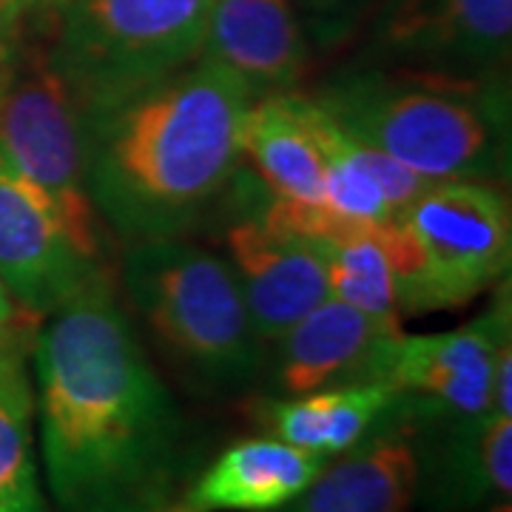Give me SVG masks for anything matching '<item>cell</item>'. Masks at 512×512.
I'll return each mask as SVG.
<instances>
[{"label": "cell", "instance_id": "22", "mask_svg": "<svg viewBox=\"0 0 512 512\" xmlns=\"http://www.w3.org/2000/svg\"><path fill=\"white\" fill-rule=\"evenodd\" d=\"M23 9H26L23 0H0V55L15 35V26H18Z\"/></svg>", "mask_w": 512, "mask_h": 512}, {"label": "cell", "instance_id": "16", "mask_svg": "<svg viewBox=\"0 0 512 512\" xmlns=\"http://www.w3.org/2000/svg\"><path fill=\"white\" fill-rule=\"evenodd\" d=\"M384 333L370 316L328 296L276 342V382L288 396H305L336 384L367 382Z\"/></svg>", "mask_w": 512, "mask_h": 512}, {"label": "cell", "instance_id": "13", "mask_svg": "<svg viewBox=\"0 0 512 512\" xmlns=\"http://www.w3.org/2000/svg\"><path fill=\"white\" fill-rule=\"evenodd\" d=\"M416 424L399 410L367 439L328 461L302 493L276 512H410L416 504Z\"/></svg>", "mask_w": 512, "mask_h": 512}, {"label": "cell", "instance_id": "1", "mask_svg": "<svg viewBox=\"0 0 512 512\" xmlns=\"http://www.w3.org/2000/svg\"><path fill=\"white\" fill-rule=\"evenodd\" d=\"M35 384L57 512H160L177 498L183 419L109 279L46 316Z\"/></svg>", "mask_w": 512, "mask_h": 512}, {"label": "cell", "instance_id": "25", "mask_svg": "<svg viewBox=\"0 0 512 512\" xmlns=\"http://www.w3.org/2000/svg\"><path fill=\"white\" fill-rule=\"evenodd\" d=\"M69 0H23L26 9H37V12H60Z\"/></svg>", "mask_w": 512, "mask_h": 512}, {"label": "cell", "instance_id": "19", "mask_svg": "<svg viewBox=\"0 0 512 512\" xmlns=\"http://www.w3.org/2000/svg\"><path fill=\"white\" fill-rule=\"evenodd\" d=\"M325 251L330 296L370 316L384 333H399V305L384 225H356L345 234L316 239Z\"/></svg>", "mask_w": 512, "mask_h": 512}, {"label": "cell", "instance_id": "7", "mask_svg": "<svg viewBox=\"0 0 512 512\" xmlns=\"http://www.w3.org/2000/svg\"><path fill=\"white\" fill-rule=\"evenodd\" d=\"M0 165L49 197L77 248L100 262L83 114L49 60L0 89Z\"/></svg>", "mask_w": 512, "mask_h": 512}, {"label": "cell", "instance_id": "17", "mask_svg": "<svg viewBox=\"0 0 512 512\" xmlns=\"http://www.w3.org/2000/svg\"><path fill=\"white\" fill-rule=\"evenodd\" d=\"M399 404L402 393L387 382H353L265 402L259 419L279 441L333 458L382 427Z\"/></svg>", "mask_w": 512, "mask_h": 512}, {"label": "cell", "instance_id": "15", "mask_svg": "<svg viewBox=\"0 0 512 512\" xmlns=\"http://www.w3.org/2000/svg\"><path fill=\"white\" fill-rule=\"evenodd\" d=\"M328 461L288 441H239L160 512H276L291 504Z\"/></svg>", "mask_w": 512, "mask_h": 512}, {"label": "cell", "instance_id": "3", "mask_svg": "<svg viewBox=\"0 0 512 512\" xmlns=\"http://www.w3.org/2000/svg\"><path fill=\"white\" fill-rule=\"evenodd\" d=\"M330 117L430 183H487L507 168L501 77L407 69L345 74L313 94Z\"/></svg>", "mask_w": 512, "mask_h": 512}, {"label": "cell", "instance_id": "20", "mask_svg": "<svg viewBox=\"0 0 512 512\" xmlns=\"http://www.w3.org/2000/svg\"><path fill=\"white\" fill-rule=\"evenodd\" d=\"M32 416L23 356L0 359V512H52L37 478Z\"/></svg>", "mask_w": 512, "mask_h": 512}, {"label": "cell", "instance_id": "23", "mask_svg": "<svg viewBox=\"0 0 512 512\" xmlns=\"http://www.w3.org/2000/svg\"><path fill=\"white\" fill-rule=\"evenodd\" d=\"M305 9L313 12V15H322V18H330V15H339L350 0H302Z\"/></svg>", "mask_w": 512, "mask_h": 512}, {"label": "cell", "instance_id": "6", "mask_svg": "<svg viewBox=\"0 0 512 512\" xmlns=\"http://www.w3.org/2000/svg\"><path fill=\"white\" fill-rule=\"evenodd\" d=\"M384 245L399 313L453 311L507 274L510 202L476 180L436 183L384 225Z\"/></svg>", "mask_w": 512, "mask_h": 512}, {"label": "cell", "instance_id": "10", "mask_svg": "<svg viewBox=\"0 0 512 512\" xmlns=\"http://www.w3.org/2000/svg\"><path fill=\"white\" fill-rule=\"evenodd\" d=\"M379 46L410 69L501 77L512 43V0H390Z\"/></svg>", "mask_w": 512, "mask_h": 512}, {"label": "cell", "instance_id": "11", "mask_svg": "<svg viewBox=\"0 0 512 512\" xmlns=\"http://www.w3.org/2000/svg\"><path fill=\"white\" fill-rule=\"evenodd\" d=\"M231 271L262 342H274L330 296L325 251L265 214L231 225Z\"/></svg>", "mask_w": 512, "mask_h": 512}, {"label": "cell", "instance_id": "8", "mask_svg": "<svg viewBox=\"0 0 512 512\" xmlns=\"http://www.w3.org/2000/svg\"><path fill=\"white\" fill-rule=\"evenodd\" d=\"M510 282L481 319L444 333H393L373 353L367 382L402 393L410 416L476 419L490 413L495 350L512 333Z\"/></svg>", "mask_w": 512, "mask_h": 512}, {"label": "cell", "instance_id": "2", "mask_svg": "<svg viewBox=\"0 0 512 512\" xmlns=\"http://www.w3.org/2000/svg\"><path fill=\"white\" fill-rule=\"evenodd\" d=\"M251 100L237 74L200 55L148 92L86 117L94 208L128 242L180 237L234 177Z\"/></svg>", "mask_w": 512, "mask_h": 512}, {"label": "cell", "instance_id": "24", "mask_svg": "<svg viewBox=\"0 0 512 512\" xmlns=\"http://www.w3.org/2000/svg\"><path fill=\"white\" fill-rule=\"evenodd\" d=\"M23 333H0V359L23 356Z\"/></svg>", "mask_w": 512, "mask_h": 512}, {"label": "cell", "instance_id": "14", "mask_svg": "<svg viewBox=\"0 0 512 512\" xmlns=\"http://www.w3.org/2000/svg\"><path fill=\"white\" fill-rule=\"evenodd\" d=\"M200 55L237 74L256 100L291 92L311 52L293 0H214Z\"/></svg>", "mask_w": 512, "mask_h": 512}, {"label": "cell", "instance_id": "18", "mask_svg": "<svg viewBox=\"0 0 512 512\" xmlns=\"http://www.w3.org/2000/svg\"><path fill=\"white\" fill-rule=\"evenodd\" d=\"M242 154L251 157L274 200L296 208H322L325 157L302 111V94L256 97L242 123Z\"/></svg>", "mask_w": 512, "mask_h": 512}, {"label": "cell", "instance_id": "5", "mask_svg": "<svg viewBox=\"0 0 512 512\" xmlns=\"http://www.w3.org/2000/svg\"><path fill=\"white\" fill-rule=\"evenodd\" d=\"M214 0H69L49 66L86 117L194 63Z\"/></svg>", "mask_w": 512, "mask_h": 512}, {"label": "cell", "instance_id": "21", "mask_svg": "<svg viewBox=\"0 0 512 512\" xmlns=\"http://www.w3.org/2000/svg\"><path fill=\"white\" fill-rule=\"evenodd\" d=\"M26 322H40V319L23 311L12 299V293L6 291V285L0 282V333H23Z\"/></svg>", "mask_w": 512, "mask_h": 512}, {"label": "cell", "instance_id": "9", "mask_svg": "<svg viewBox=\"0 0 512 512\" xmlns=\"http://www.w3.org/2000/svg\"><path fill=\"white\" fill-rule=\"evenodd\" d=\"M0 282L35 319L106 282L100 262L77 248L49 197L6 165H0Z\"/></svg>", "mask_w": 512, "mask_h": 512}, {"label": "cell", "instance_id": "12", "mask_svg": "<svg viewBox=\"0 0 512 512\" xmlns=\"http://www.w3.org/2000/svg\"><path fill=\"white\" fill-rule=\"evenodd\" d=\"M404 416L430 427L427 436L416 430V498L427 510L461 512L484 504H510L512 416H498L493 410L476 419Z\"/></svg>", "mask_w": 512, "mask_h": 512}, {"label": "cell", "instance_id": "4", "mask_svg": "<svg viewBox=\"0 0 512 512\" xmlns=\"http://www.w3.org/2000/svg\"><path fill=\"white\" fill-rule=\"evenodd\" d=\"M123 285L165 350L214 387L256 379L265 362L231 265L180 237L128 242Z\"/></svg>", "mask_w": 512, "mask_h": 512}]
</instances>
